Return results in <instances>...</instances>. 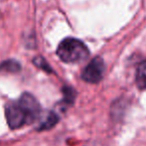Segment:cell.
Wrapping results in <instances>:
<instances>
[{
  "instance_id": "7a4b0ae2",
  "label": "cell",
  "mask_w": 146,
  "mask_h": 146,
  "mask_svg": "<svg viewBox=\"0 0 146 146\" xmlns=\"http://www.w3.org/2000/svg\"><path fill=\"white\" fill-rule=\"evenodd\" d=\"M57 55L65 63L74 64L85 61L90 55V51L81 40L66 38L58 46Z\"/></svg>"
},
{
  "instance_id": "8992f818",
  "label": "cell",
  "mask_w": 146,
  "mask_h": 146,
  "mask_svg": "<svg viewBox=\"0 0 146 146\" xmlns=\"http://www.w3.org/2000/svg\"><path fill=\"white\" fill-rule=\"evenodd\" d=\"M21 70V66L18 62L14 60L3 62L0 65V72H7V73H17Z\"/></svg>"
},
{
  "instance_id": "6da1fadb",
  "label": "cell",
  "mask_w": 146,
  "mask_h": 146,
  "mask_svg": "<svg viewBox=\"0 0 146 146\" xmlns=\"http://www.w3.org/2000/svg\"><path fill=\"white\" fill-rule=\"evenodd\" d=\"M40 114V104L30 92H24L18 100L9 102L5 106L6 120L11 129H18L32 124Z\"/></svg>"
},
{
  "instance_id": "5b68a950",
  "label": "cell",
  "mask_w": 146,
  "mask_h": 146,
  "mask_svg": "<svg viewBox=\"0 0 146 146\" xmlns=\"http://www.w3.org/2000/svg\"><path fill=\"white\" fill-rule=\"evenodd\" d=\"M135 82L140 90H146V61L141 62L137 67Z\"/></svg>"
},
{
  "instance_id": "3957f363",
  "label": "cell",
  "mask_w": 146,
  "mask_h": 146,
  "mask_svg": "<svg viewBox=\"0 0 146 146\" xmlns=\"http://www.w3.org/2000/svg\"><path fill=\"white\" fill-rule=\"evenodd\" d=\"M106 72L104 60L100 57L92 59L84 69L82 73V79L90 84H98L102 80Z\"/></svg>"
},
{
  "instance_id": "52a82bcc",
  "label": "cell",
  "mask_w": 146,
  "mask_h": 146,
  "mask_svg": "<svg viewBox=\"0 0 146 146\" xmlns=\"http://www.w3.org/2000/svg\"><path fill=\"white\" fill-rule=\"evenodd\" d=\"M64 92V102L67 104H72L75 100L76 98V92L70 87H65L63 90Z\"/></svg>"
},
{
  "instance_id": "ba28073f",
  "label": "cell",
  "mask_w": 146,
  "mask_h": 146,
  "mask_svg": "<svg viewBox=\"0 0 146 146\" xmlns=\"http://www.w3.org/2000/svg\"><path fill=\"white\" fill-rule=\"evenodd\" d=\"M34 64L37 66V67L41 68L42 70L48 72V73L49 72H52V70H51L50 66L48 65V63H47L43 58H41V57H37V58L34 60Z\"/></svg>"
},
{
  "instance_id": "277c9868",
  "label": "cell",
  "mask_w": 146,
  "mask_h": 146,
  "mask_svg": "<svg viewBox=\"0 0 146 146\" xmlns=\"http://www.w3.org/2000/svg\"><path fill=\"white\" fill-rule=\"evenodd\" d=\"M58 121H59V116L54 111H49L47 113V115L44 117V119L42 120V122L40 123V126L37 129L39 131L49 130V129L53 128L58 123Z\"/></svg>"
}]
</instances>
